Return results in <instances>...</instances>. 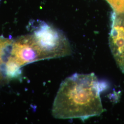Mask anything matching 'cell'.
I'll return each mask as SVG.
<instances>
[{
	"label": "cell",
	"mask_w": 124,
	"mask_h": 124,
	"mask_svg": "<svg viewBox=\"0 0 124 124\" xmlns=\"http://www.w3.org/2000/svg\"><path fill=\"white\" fill-rule=\"evenodd\" d=\"M21 67L10 58H8L4 67V74L7 79L14 80L21 77Z\"/></svg>",
	"instance_id": "277c9868"
},
{
	"label": "cell",
	"mask_w": 124,
	"mask_h": 124,
	"mask_svg": "<svg viewBox=\"0 0 124 124\" xmlns=\"http://www.w3.org/2000/svg\"><path fill=\"white\" fill-rule=\"evenodd\" d=\"M109 46L116 63L124 74V14H116L111 17Z\"/></svg>",
	"instance_id": "3957f363"
},
{
	"label": "cell",
	"mask_w": 124,
	"mask_h": 124,
	"mask_svg": "<svg viewBox=\"0 0 124 124\" xmlns=\"http://www.w3.org/2000/svg\"><path fill=\"white\" fill-rule=\"evenodd\" d=\"M44 55L46 59L70 55L72 50L66 37L53 27L40 22L31 34Z\"/></svg>",
	"instance_id": "7a4b0ae2"
},
{
	"label": "cell",
	"mask_w": 124,
	"mask_h": 124,
	"mask_svg": "<svg viewBox=\"0 0 124 124\" xmlns=\"http://www.w3.org/2000/svg\"><path fill=\"white\" fill-rule=\"evenodd\" d=\"M52 111L56 119L83 121L101 115L104 109L97 76L76 73L66 78L60 85Z\"/></svg>",
	"instance_id": "6da1fadb"
},
{
	"label": "cell",
	"mask_w": 124,
	"mask_h": 124,
	"mask_svg": "<svg viewBox=\"0 0 124 124\" xmlns=\"http://www.w3.org/2000/svg\"><path fill=\"white\" fill-rule=\"evenodd\" d=\"M3 71L0 70V81L2 79V78H4V75H3Z\"/></svg>",
	"instance_id": "5b68a950"
}]
</instances>
